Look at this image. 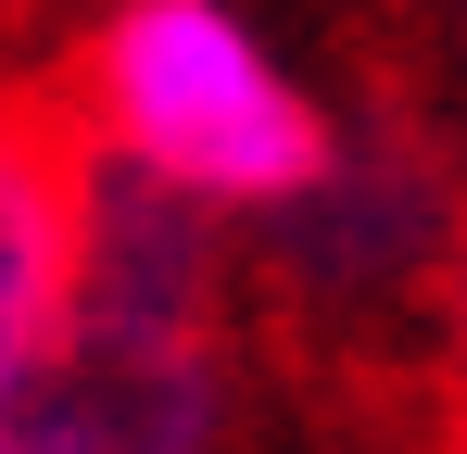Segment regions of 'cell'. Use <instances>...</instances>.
Listing matches in <instances>:
<instances>
[{
  "mask_svg": "<svg viewBox=\"0 0 467 454\" xmlns=\"http://www.w3.org/2000/svg\"><path fill=\"white\" fill-rule=\"evenodd\" d=\"M240 315H253V227L88 164L77 303H64V341L26 378L0 454H228Z\"/></svg>",
  "mask_w": 467,
  "mask_h": 454,
  "instance_id": "1",
  "label": "cell"
},
{
  "mask_svg": "<svg viewBox=\"0 0 467 454\" xmlns=\"http://www.w3.org/2000/svg\"><path fill=\"white\" fill-rule=\"evenodd\" d=\"M51 101L88 139V164L215 202L240 227L278 215L354 127L316 88V64L265 26V0H101Z\"/></svg>",
  "mask_w": 467,
  "mask_h": 454,
  "instance_id": "2",
  "label": "cell"
},
{
  "mask_svg": "<svg viewBox=\"0 0 467 454\" xmlns=\"http://www.w3.org/2000/svg\"><path fill=\"white\" fill-rule=\"evenodd\" d=\"M467 265V164L404 114H354L278 215H253V303H278L328 354H404Z\"/></svg>",
  "mask_w": 467,
  "mask_h": 454,
  "instance_id": "3",
  "label": "cell"
},
{
  "mask_svg": "<svg viewBox=\"0 0 467 454\" xmlns=\"http://www.w3.org/2000/svg\"><path fill=\"white\" fill-rule=\"evenodd\" d=\"M77 227H88V139L64 127V101L0 88V429H13L26 378L51 366V341H64Z\"/></svg>",
  "mask_w": 467,
  "mask_h": 454,
  "instance_id": "4",
  "label": "cell"
},
{
  "mask_svg": "<svg viewBox=\"0 0 467 454\" xmlns=\"http://www.w3.org/2000/svg\"><path fill=\"white\" fill-rule=\"evenodd\" d=\"M417 391H430V417H442V454H467V265L442 315H430V341H417Z\"/></svg>",
  "mask_w": 467,
  "mask_h": 454,
  "instance_id": "5",
  "label": "cell"
},
{
  "mask_svg": "<svg viewBox=\"0 0 467 454\" xmlns=\"http://www.w3.org/2000/svg\"><path fill=\"white\" fill-rule=\"evenodd\" d=\"M442 26H455V51H467V0H442Z\"/></svg>",
  "mask_w": 467,
  "mask_h": 454,
  "instance_id": "6",
  "label": "cell"
}]
</instances>
